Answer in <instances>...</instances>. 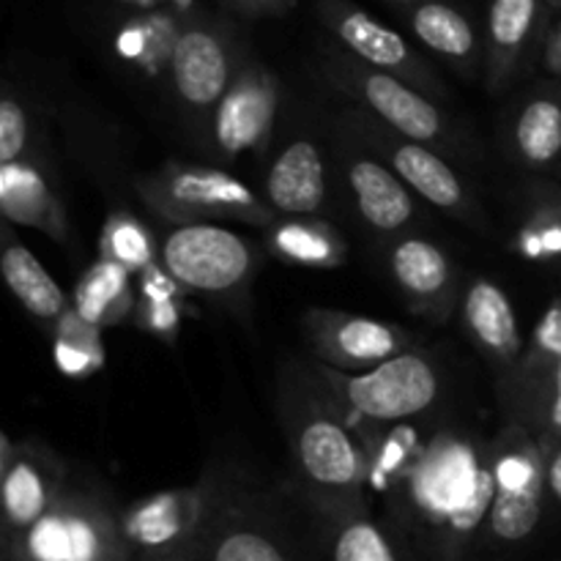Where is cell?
Here are the masks:
<instances>
[{
	"mask_svg": "<svg viewBox=\"0 0 561 561\" xmlns=\"http://www.w3.org/2000/svg\"><path fill=\"white\" fill-rule=\"evenodd\" d=\"M137 290L131 285L129 268L99 257L91 268L80 277L75 288L77 316L96 329L121 327L129 316H135Z\"/></svg>",
	"mask_w": 561,
	"mask_h": 561,
	"instance_id": "28",
	"label": "cell"
},
{
	"mask_svg": "<svg viewBox=\"0 0 561 561\" xmlns=\"http://www.w3.org/2000/svg\"><path fill=\"white\" fill-rule=\"evenodd\" d=\"M460 318L466 334L491 359L499 378L513 373L524 356L526 343L507 290L488 277L471 279L460 299Z\"/></svg>",
	"mask_w": 561,
	"mask_h": 561,
	"instance_id": "22",
	"label": "cell"
},
{
	"mask_svg": "<svg viewBox=\"0 0 561 561\" xmlns=\"http://www.w3.org/2000/svg\"><path fill=\"white\" fill-rule=\"evenodd\" d=\"M137 190L157 217L175 225L241 222L266 230L279 219L261 195L222 168L170 162L137 181Z\"/></svg>",
	"mask_w": 561,
	"mask_h": 561,
	"instance_id": "7",
	"label": "cell"
},
{
	"mask_svg": "<svg viewBox=\"0 0 561 561\" xmlns=\"http://www.w3.org/2000/svg\"><path fill=\"white\" fill-rule=\"evenodd\" d=\"M277 411L294 463V491L318 515L351 513L367 502V444L312 365L279 370Z\"/></svg>",
	"mask_w": 561,
	"mask_h": 561,
	"instance_id": "2",
	"label": "cell"
},
{
	"mask_svg": "<svg viewBox=\"0 0 561 561\" xmlns=\"http://www.w3.org/2000/svg\"><path fill=\"white\" fill-rule=\"evenodd\" d=\"M345 129L359 137L381 162H387L416 197L466 222H474L480 217V206L469 184L438 148L394 135L359 107H351V113L345 115Z\"/></svg>",
	"mask_w": 561,
	"mask_h": 561,
	"instance_id": "11",
	"label": "cell"
},
{
	"mask_svg": "<svg viewBox=\"0 0 561 561\" xmlns=\"http://www.w3.org/2000/svg\"><path fill=\"white\" fill-rule=\"evenodd\" d=\"M389 3H398V5H420L425 0H389Z\"/></svg>",
	"mask_w": 561,
	"mask_h": 561,
	"instance_id": "40",
	"label": "cell"
},
{
	"mask_svg": "<svg viewBox=\"0 0 561 561\" xmlns=\"http://www.w3.org/2000/svg\"><path fill=\"white\" fill-rule=\"evenodd\" d=\"M214 504L211 477L195 488L153 493L121 510V529L135 561H173L195 551Z\"/></svg>",
	"mask_w": 561,
	"mask_h": 561,
	"instance_id": "12",
	"label": "cell"
},
{
	"mask_svg": "<svg viewBox=\"0 0 561 561\" xmlns=\"http://www.w3.org/2000/svg\"><path fill=\"white\" fill-rule=\"evenodd\" d=\"M323 25L337 38L340 49L378 71L400 77L427 96H444L442 77L431 64L389 25L378 22L351 0H318Z\"/></svg>",
	"mask_w": 561,
	"mask_h": 561,
	"instance_id": "15",
	"label": "cell"
},
{
	"mask_svg": "<svg viewBox=\"0 0 561 561\" xmlns=\"http://www.w3.org/2000/svg\"><path fill=\"white\" fill-rule=\"evenodd\" d=\"M121 5H131V9H157L159 3H173V0H115Z\"/></svg>",
	"mask_w": 561,
	"mask_h": 561,
	"instance_id": "38",
	"label": "cell"
},
{
	"mask_svg": "<svg viewBox=\"0 0 561 561\" xmlns=\"http://www.w3.org/2000/svg\"><path fill=\"white\" fill-rule=\"evenodd\" d=\"M411 33L431 49L433 55L447 60L463 75H474L480 66V36L477 27L471 25L469 16L460 9H455L447 0H425L420 5H411L409 14Z\"/></svg>",
	"mask_w": 561,
	"mask_h": 561,
	"instance_id": "26",
	"label": "cell"
},
{
	"mask_svg": "<svg viewBox=\"0 0 561 561\" xmlns=\"http://www.w3.org/2000/svg\"><path fill=\"white\" fill-rule=\"evenodd\" d=\"M551 0H491L485 25V85L502 93L546 44Z\"/></svg>",
	"mask_w": 561,
	"mask_h": 561,
	"instance_id": "19",
	"label": "cell"
},
{
	"mask_svg": "<svg viewBox=\"0 0 561 561\" xmlns=\"http://www.w3.org/2000/svg\"><path fill=\"white\" fill-rule=\"evenodd\" d=\"M301 332L312 359L340 373H367L414 348V334L400 323L323 307H312L301 316Z\"/></svg>",
	"mask_w": 561,
	"mask_h": 561,
	"instance_id": "14",
	"label": "cell"
},
{
	"mask_svg": "<svg viewBox=\"0 0 561 561\" xmlns=\"http://www.w3.org/2000/svg\"><path fill=\"white\" fill-rule=\"evenodd\" d=\"M345 142L340 151V173H343L354 211L362 225L378 236H405V230L420 219V206L409 186L387 162L376 157L359 137L343 131Z\"/></svg>",
	"mask_w": 561,
	"mask_h": 561,
	"instance_id": "18",
	"label": "cell"
},
{
	"mask_svg": "<svg viewBox=\"0 0 561 561\" xmlns=\"http://www.w3.org/2000/svg\"><path fill=\"white\" fill-rule=\"evenodd\" d=\"M239 66L241 60L236 64L233 42L225 27H219L217 22L197 20V16L181 22L179 38L168 60L170 82H173L181 107L208 124L217 104L228 93Z\"/></svg>",
	"mask_w": 561,
	"mask_h": 561,
	"instance_id": "16",
	"label": "cell"
},
{
	"mask_svg": "<svg viewBox=\"0 0 561 561\" xmlns=\"http://www.w3.org/2000/svg\"><path fill=\"white\" fill-rule=\"evenodd\" d=\"M0 211L5 222L38 230L53 241H66L69 222L60 197L36 159L0 164Z\"/></svg>",
	"mask_w": 561,
	"mask_h": 561,
	"instance_id": "23",
	"label": "cell"
},
{
	"mask_svg": "<svg viewBox=\"0 0 561 561\" xmlns=\"http://www.w3.org/2000/svg\"><path fill=\"white\" fill-rule=\"evenodd\" d=\"M102 257L129 268L131 274L146 272L148 266L159 261L157 247H153V239L146 230V225L126 211H113L104 219Z\"/></svg>",
	"mask_w": 561,
	"mask_h": 561,
	"instance_id": "32",
	"label": "cell"
},
{
	"mask_svg": "<svg viewBox=\"0 0 561 561\" xmlns=\"http://www.w3.org/2000/svg\"><path fill=\"white\" fill-rule=\"evenodd\" d=\"M159 261L181 290L211 299L241 296L257 268L250 241L222 225H175L159 247Z\"/></svg>",
	"mask_w": 561,
	"mask_h": 561,
	"instance_id": "10",
	"label": "cell"
},
{
	"mask_svg": "<svg viewBox=\"0 0 561 561\" xmlns=\"http://www.w3.org/2000/svg\"><path fill=\"white\" fill-rule=\"evenodd\" d=\"M55 362L60 373L71 378H85L104 365L102 329L82 321L71 307L64 318L53 327Z\"/></svg>",
	"mask_w": 561,
	"mask_h": 561,
	"instance_id": "31",
	"label": "cell"
},
{
	"mask_svg": "<svg viewBox=\"0 0 561 561\" xmlns=\"http://www.w3.org/2000/svg\"><path fill=\"white\" fill-rule=\"evenodd\" d=\"M321 71L334 91L348 96L362 113L392 129L394 135L433 148H449L455 142L449 115L433 102V96L411 82L373 69L343 49L323 55Z\"/></svg>",
	"mask_w": 561,
	"mask_h": 561,
	"instance_id": "8",
	"label": "cell"
},
{
	"mask_svg": "<svg viewBox=\"0 0 561 561\" xmlns=\"http://www.w3.org/2000/svg\"><path fill=\"white\" fill-rule=\"evenodd\" d=\"M540 60H542V69H546L548 75L559 77L561 80V20L553 22L551 31H548Z\"/></svg>",
	"mask_w": 561,
	"mask_h": 561,
	"instance_id": "37",
	"label": "cell"
},
{
	"mask_svg": "<svg viewBox=\"0 0 561 561\" xmlns=\"http://www.w3.org/2000/svg\"><path fill=\"white\" fill-rule=\"evenodd\" d=\"M507 153L526 170H548L561 159V82L526 93L507 118Z\"/></svg>",
	"mask_w": 561,
	"mask_h": 561,
	"instance_id": "24",
	"label": "cell"
},
{
	"mask_svg": "<svg viewBox=\"0 0 561 561\" xmlns=\"http://www.w3.org/2000/svg\"><path fill=\"white\" fill-rule=\"evenodd\" d=\"M175 561H203V557L197 551H190V553H184V557L175 559Z\"/></svg>",
	"mask_w": 561,
	"mask_h": 561,
	"instance_id": "39",
	"label": "cell"
},
{
	"mask_svg": "<svg viewBox=\"0 0 561 561\" xmlns=\"http://www.w3.org/2000/svg\"><path fill=\"white\" fill-rule=\"evenodd\" d=\"M316 515L323 561H414L373 507Z\"/></svg>",
	"mask_w": 561,
	"mask_h": 561,
	"instance_id": "25",
	"label": "cell"
},
{
	"mask_svg": "<svg viewBox=\"0 0 561 561\" xmlns=\"http://www.w3.org/2000/svg\"><path fill=\"white\" fill-rule=\"evenodd\" d=\"M27 146H31V121H27V110L20 96L5 88L3 99H0V164L16 162V159L27 157Z\"/></svg>",
	"mask_w": 561,
	"mask_h": 561,
	"instance_id": "34",
	"label": "cell"
},
{
	"mask_svg": "<svg viewBox=\"0 0 561 561\" xmlns=\"http://www.w3.org/2000/svg\"><path fill=\"white\" fill-rule=\"evenodd\" d=\"M507 422L526 427L542 449L561 442V299L542 312L513 373L499 378Z\"/></svg>",
	"mask_w": 561,
	"mask_h": 561,
	"instance_id": "9",
	"label": "cell"
},
{
	"mask_svg": "<svg viewBox=\"0 0 561 561\" xmlns=\"http://www.w3.org/2000/svg\"><path fill=\"white\" fill-rule=\"evenodd\" d=\"M0 496H3V542L31 529L49 513L64 488L69 485V469L64 460L38 442L11 444L0 438Z\"/></svg>",
	"mask_w": 561,
	"mask_h": 561,
	"instance_id": "17",
	"label": "cell"
},
{
	"mask_svg": "<svg viewBox=\"0 0 561 561\" xmlns=\"http://www.w3.org/2000/svg\"><path fill=\"white\" fill-rule=\"evenodd\" d=\"M173 561H175V559H173Z\"/></svg>",
	"mask_w": 561,
	"mask_h": 561,
	"instance_id": "43",
	"label": "cell"
},
{
	"mask_svg": "<svg viewBox=\"0 0 561 561\" xmlns=\"http://www.w3.org/2000/svg\"><path fill=\"white\" fill-rule=\"evenodd\" d=\"M214 504L195 551L203 561H323L312 510L294 491L211 477Z\"/></svg>",
	"mask_w": 561,
	"mask_h": 561,
	"instance_id": "3",
	"label": "cell"
},
{
	"mask_svg": "<svg viewBox=\"0 0 561 561\" xmlns=\"http://www.w3.org/2000/svg\"><path fill=\"white\" fill-rule=\"evenodd\" d=\"M290 3H294V5H296V3H299V0H290Z\"/></svg>",
	"mask_w": 561,
	"mask_h": 561,
	"instance_id": "42",
	"label": "cell"
},
{
	"mask_svg": "<svg viewBox=\"0 0 561 561\" xmlns=\"http://www.w3.org/2000/svg\"><path fill=\"white\" fill-rule=\"evenodd\" d=\"M427 420L359 431L367 502L414 561H474L493 507V438Z\"/></svg>",
	"mask_w": 561,
	"mask_h": 561,
	"instance_id": "1",
	"label": "cell"
},
{
	"mask_svg": "<svg viewBox=\"0 0 561 561\" xmlns=\"http://www.w3.org/2000/svg\"><path fill=\"white\" fill-rule=\"evenodd\" d=\"M3 561H135L110 496L69 482L58 502L22 535L3 542Z\"/></svg>",
	"mask_w": 561,
	"mask_h": 561,
	"instance_id": "5",
	"label": "cell"
},
{
	"mask_svg": "<svg viewBox=\"0 0 561 561\" xmlns=\"http://www.w3.org/2000/svg\"><path fill=\"white\" fill-rule=\"evenodd\" d=\"M387 266L411 310L447 323L460 301L455 266L447 252L425 236L405 233L387 250Z\"/></svg>",
	"mask_w": 561,
	"mask_h": 561,
	"instance_id": "20",
	"label": "cell"
},
{
	"mask_svg": "<svg viewBox=\"0 0 561 561\" xmlns=\"http://www.w3.org/2000/svg\"><path fill=\"white\" fill-rule=\"evenodd\" d=\"M520 250L529 261H561V190H542L520 230Z\"/></svg>",
	"mask_w": 561,
	"mask_h": 561,
	"instance_id": "33",
	"label": "cell"
},
{
	"mask_svg": "<svg viewBox=\"0 0 561 561\" xmlns=\"http://www.w3.org/2000/svg\"><path fill=\"white\" fill-rule=\"evenodd\" d=\"M225 3L247 16H279L294 9L290 0H225Z\"/></svg>",
	"mask_w": 561,
	"mask_h": 561,
	"instance_id": "35",
	"label": "cell"
},
{
	"mask_svg": "<svg viewBox=\"0 0 561 561\" xmlns=\"http://www.w3.org/2000/svg\"><path fill=\"white\" fill-rule=\"evenodd\" d=\"M493 507L474 561H510L537 535L546 515V449L526 427L507 422L491 442Z\"/></svg>",
	"mask_w": 561,
	"mask_h": 561,
	"instance_id": "4",
	"label": "cell"
},
{
	"mask_svg": "<svg viewBox=\"0 0 561 561\" xmlns=\"http://www.w3.org/2000/svg\"><path fill=\"white\" fill-rule=\"evenodd\" d=\"M263 201L277 217H318L329 201L327 162L310 137H294L272 159L263 181Z\"/></svg>",
	"mask_w": 561,
	"mask_h": 561,
	"instance_id": "21",
	"label": "cell"
},
{
	"mask_svg": "<svg viewBox=\"0 0 561 561\" xmlns=\"http://www.w3.org/2000/svg\"><path fill=\"white\" fill-rule=\"evenodd\" d=\"M356 431L427 420L444 398V373L431 354L403 351L367 373H340L312 362Z\"/></svg>",
	"mask_w": 561,
	"mask_h": 561,
	"instance_id": "6",
	"label": "cell"
},
{
	"mask_svg": "<svg viewBox=\"0 0 561 561\" xmlns=\"http://www.w3.org/2000/svg\"><path fill=\"white\" fill-rule=\"evenodd\" d=\"M3 279L14 299L42 323H58L71 310L69 299L55 283L53 274L42 266L36 255L14 236L11 225L5 222L3 255H0Z\"/></svg>",
	"mask_w": 561,
	"mask_h": 561,
	"instance_id": "27",
	"label": "cell"
},
{
	"mask_svg": "<svg viewBox=\"0 0 561 561\" xmlns=\"http://www.w3.org/2000/svg\"><path fill=\"white\" fill-rule=\"evenodd\" d=\"M551 5L553 9H561V0H551Z\"/></svg>",
	"mask_w": 561,
	"mask_h": 561,
	"instance_id": "41",
	"label": "cell"
},
{
	"mask_svg": "<svg viewBox=\"0 0 561 561\" xmlns=\"http://www.w3.org/2000/svg\"><path fill=\"white\" fill-rule=\"evenodd\" d=\"M283 88L257 60L239 66L228 93L208 121L211 153L222 162H236L244 153H266L277 124Z\"/></svg>",
	"mask_w": 561,
	"mask_h": 561,
	"instance_id": "13",
	"label": "cell"
},
{
	"mask_svg": "<svg viewBox=\"0 0 561 561\" xmlns=\"http://www.w3.org/2000/svg\"><path fill=\"white\" fill-rule=\"evenodd\" d=\"M137 305L135 318L140 329L159 334L164 340H173L181 327V288L168 272L162 261L148 266L137 274Z\"/></svg>",
	"mask_w": 561,
	"mask_h": 561,
	"instance_id": "30",
	"label": "cell"
},
{
	"mask_svg": "<svg viewBox=\"0 0 561 561\" xmlns=\"http://www.w3.org/2000/svg\"><path fill=\"white\" fill-rule=\"evenodd\" d=\"M546 491L561 510V442L546 449Z\"/></svg>",
	"mask_w": 561,
	"mask_h": 561,
	"instance_id": "36",
	"label": "cell"
},
{
	"mask_svg": "<svg viewBox=\"0 0 561 561\" xmlns=\"http://www.w3.org/2000/svg\"><path fill=\"white\" fill-rule=\"evenodd\" d=\"M266 244L285 263L307 268H337L348 257L343 236L321 217H279L266 228Z\"/></svg>",
	"mask_w": 561,
	"mask_h": 561,
	"instance_id": "29",
	"label": "cell"
}]
</instances>
